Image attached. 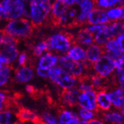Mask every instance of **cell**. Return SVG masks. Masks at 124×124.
<instances>
[{"label":"cell","mask_w":124,"mask_h":124,"mask_svg":"<svg viewBox=\"0 0 124 124\" xmlns=\"http://www.w3.org/2000/svg\"><path fill=\"white\" fill-rule=\"evenodd\" d=\"M35 28L27 18H15L8 21L2 33L7 34L15 39L20 41L21 40L30 38L33 35Z\"/></svg>","instance_id":"1"},{"label":"cell","mask_w":124,"mask_h":124,"mask_svg":"<svg viewBox=\"0 0 124 124\" xmlns=\"http://www.w3.org/2000/svg\"><path fill=\"white\" fill-rule=\"evenodd\" d=\"M52 3L49 0H32L30 3V18L35 29L47 26L51 13Z\"/></svg>","instance_id":"2"},{"label":"cell","mask_w":124,"mask_h":124,"mask_svg":"<svg viewBox=\"0 0 124 124\" xmlns=\"http://www.w3.org/2000/svg\"><path fill=\"white\" fill-rule=\"evenodd\" d=\"M49 49H55L62 53L68 51L71 45L76 44L74 36L69 32L62 31L59 34L52 35L46 40Z\"/></svg>","instance_id":"3"},{"label":"cell","mask_w":124,"mask_h":124,"mask_svg":"<svg viewBox=\"0 0 124 124\" xmlns=\"http://www.w3.org/2000/svg\"><path fill=\"white\" fill-rule=\"evenodd\" d=\"M49 78L54 83L57 84L63 89L71 88L75 86L77 83V78L67 73L60 66L51 68Z\"/></svg>","instance_id":"4"},{"label":"cell","mask_w":124,"mask_h":124,"mask_svg":"<svg viewBox=\"0 0 124 124\" xmlns=\"http://www.w3.org/2000/svg\"><path fill=\"white\" fill-rule=\"evenodd\" d=\"M68 6L64 0H55L52 3L51 13L46 27L56 28L61 26V19L67 11Z\"/></svg>","instance_id":"5"},{"label":"cell","mask_w":124,"mask_h":124,"mask_svg":"<svg viewBox=\"0 0 124 124\" xmlns=\"http://www.w3.org/2000/svg\"><path fill=\"white\" fill-rule=\"evenodd\" d=\"M92 66L97 75L104 78L111 75L115 69L114 60L106 55L101 56L95 63H92Z\"/></svg>","instance_id":"6"},{"label":"cell","mask_w":124,"mask_h":124,"mask_svg":"<svg viewBox=\"0 0 124 124\" xmlns=\"http://www.w3.org/2000/svg\"><path fill=\"white\" fill-rule=\"evenodd\" d=\"M17 43L15 40L2 42L0 46V54L5 59L6 64H10L17 58L18 50L16 44Z\"/></svg>","instance_id":"7"},{"label":"cell","mask_w":124,"mask_h":124,"mask_svg":"<svg viewBox=\"0 0 124 124\" xmlns=\"http://www.w3.org/2000/svg\"><path fill=\"white\" fill-rule=\"evenodd\" d=\"M78 104L84 109L90 110H96V91L94 90L83 91L79 95Z\"/></svg>","instance_id":"8"},{"label":"cell","mask_w":124,"mask_h":124,"mask_svg":"<svg viewBox=\"0 0 124 124\" xmlns=\"http://www.w3.org/2000/svg\"><path fill=\"white\" fill-rule=\"evenodd\" d=\"M79 90L76 88L63 89L61 94V101L64 104L69 107H74L78 104Z\"/></svg>","instance_id":"9"},{"label":"cell","mask_w":124,"mask_h":124,"mask_svg":"<svg viewBox=\"0 0 124 124\" xmlns=\"http://www.w3.org/2000/svg\"><path fill=\"white\" fill-rule=\"evenodd\" d=\"M110 22L106 11L100 9H92L88 15L87 18V24H108Z\"/></svg>","instance_id":"10"},{"label":"cell","mask_w":124,"mask_h":124,"mask_svg":"<svg viewBox=\"0 0 124 124\" xmlns=\"http://www.w3.org/2000/svg\"><path fill=\"white\" fill-rule=\"evenodd\" d=\"M16 114L19 121L23 123L28 122V123L36 124L42 120V119L39 118V116L36 114L23 107H18L17 112Z\"/></svg>","instance_id":"11"},{"label":"cell","mask_w":124,"mask_h":124,"mask_svg":"<svg viewBox=\"0 0 124 124\" xmlns=\"http://www.w3.org/2000/svg\"><path fill=\"white\" fill-rule=\"evenodd\" d=\"M95 36L88 28H82L77 32L76 37H74L76 43L83 46H89L94 42Z\"/></svg>","instance_id":"12"},{"label":"cell","mask_w":124,"mask_h":124,"mask_svg":"<svg viewBox=\"0 0 124 124\" xmlns=\"http://www.w3.org/2000/svg\"><path fill=\"white\" fill-rule=\"evenodd\" d=\"M104 49L102 46L98 44H91L85 51V59L90 63H93L104 54Z\"/></svg>","instance_id":"13"},{"label":"cell","mask_w":124,"mask_h":124,"mask_svg":"<svg viewBox=\"0 0 124 124\" xmlns=\"http://www.w3.org/2000/svg\"><path fill=\"white\" fill-rule=\"evenodd\" d=\"M33 77V72L29 67L21 66L15 70V80L17 82L23 83L29 82Z\"/></svg>","instance_id":"14"},{"label":"cell","mask_w":124,"mask_h":124,"mask_svg":"<svg viewBox=\"0 0 124 124\" xmlns=\"http://www.w3.org/2000/svg\"><path fill=\"white\" fill-rule=\"evenodd\" d=\"M96 104L97 107L103 110H108L110 108L111 101L108 94L104 90H100L96 93Z\"/></svg>","instance_id":"15"},{"label":"cell","mask_w":124,"mask_h":124,"mask_svg":"<svg viewBox=\"0 0 124 124\" xmlns=\"http://www.w3.org/2000/svg\"><path fill=\"white\" fill-rule=\"evenodd\" d=\"M111 104L116 107L120 108L124 104V92L121 88H117L108 94Z\"/></svg>","instance_id":"16"},{"label":"cell","mask_w":124,"mask_h":124,"mask_svg":"<svg viewBox=\"0 0 124 124\" xmlns=\"http://www.w3.org/2000/svg\"><path fill=\"white\" fill-rule=\"evenodd\" d=\"M78 122L77 115L70 110H62L59 114L58 124H77Z\"/></svg>","instance_id":"17"},{"label":"cell","mask_w":124,"mask_h":124,"mask_svg":"<svg viewBox=\"0 0 124 124\" xmlns=\"http://www.w3.org/2000/svg\"><path fill=\"white\" fill-rule=\"evenodd\" d=\"M67 57L73 60L82 61L85 58V51L83 47H79L76 43V44H73L71 48L68 49Z\"/></svg>","instance_id":"18"},{"label":"cell","mask_w":124,"mask_h":124,"mask_svg":"<svg viewBox=\"0 0 124 124\" xmlns=\"http://www.w3.org/2000/svg\"><path fill=\"white\" fill-rule=\"evenodd\" d=\"M19 121L16 113L6 109L0 111V124H13Z\"/></svg>","instance_id":"19"},{"label":"cell","mask_w":124,"mask_h":124,"mask_svg":"<svg viewBox=\"0 0 124 124\" xmlns=\"http://www.w3.org/2000/svg\"><path fill=\"white\" fill-rule=\"evenodd\" d=\"M124 26V21H115L113 23H110L108 25V33L110 39L116 38L122 34L123 29Z\"/></svg>","instance_id":"20"},{"label":"cell","mask_w":124,"mask_h":124,"mask_svg":"<svg viewBox=\"0 0 124 124\" xmlns=\"http://www.w3.org/2000/svg\"><path fill=\"white\" fill-rule=\"evenodd\" d=\"M57 62H58V57H55V56H54L51 53H48L41 57L39 62V66L50 69V68L55 66Z\"/></svg>","instance_id":"21"},{"label":"cell","mask_w":124,"mask_h":124,"mask_svg":"<svg viewBox=\"0 0 124 124\" xmlns=\"http://www.w3.org/2000/svg\"><path fill=\"white\" fill-rule=\"evenodd\" d=\"M12 67L9 64H4L0 69V87L4 86L8 82L10 78L11 70Z\"/></svg>","instance_id":"22"},{"label":"cell","mask_w":124,"mask_h":124,"mask_svg":"<svg viewBox=\"0 0 124 124\" xmlns=\"http://www.w3.org/2000/svg\"><path fill=\"white\" fill-rule=\"evenodd\" d=\"M15 104L13 98L7 97L4 92L0 91V111L9 109Z\"/></svg>","instance_id":"23"},{"label":"cell","mask_w":124,"mask_h":124,"mask_svg":"<svg viewBox=\"0 0 124 124\" xmlns=\"http://www.w3.org/2000/svg\"><path fill=\"white\" fill-rule=\"evenodd\" d=\"M91 83L92 85L93 88L97 90H104V87L107 83V80L104 77H101L98 75H94L90 76Z\"/></svg>","instance_id":"24"},{"label":"cell","mask_w":124,"mask_h":124,"mask_svg":"<svg viewBox=\"0 0 124 124\" xmlns=\"http://www.w3.org/2000/svg\"><path fill=\"white\" fill-rule=\"evenodd\" d=\"M103 119L105 122L114 124H121L123 121L122 115L116 112L105 114L103 116Z\"/></svg>","instance_id":"25"},{"label":"cell","mask_w":124,"mask_h":124,"mask_svg":"<svg viewBox=\"0 0 124 124\" xmlns=\"http://www.w3.org/2000/svg\"><path fill=\"white\" fill-rule=\"evenodd\" d=\"M32 50H33V55L35 57H40L45 50H49L47 41L44 40L39 43L38 44H36L32 47Z\"/></svg>","instance_id":"26"},{"label":"cell","mask_w":124,"mask_h":124,"mask_svg":"<svg viewBox=\"0 0 124 124\" xmlns=\"http://www.w3.org/2000/svg\"><path fill=\"white\" fill-rule=\"evenodd\" d=\"M110 39V38L109 34L108 33V26H107V28L104 30L95 34V38H94V41L97 43L98 45H100V46L103 47L105 44V43H106L108 40H109Z\"/></svg>","instance_id":"27"},{"label":"cell","mask_w":124,"mask_h":124,"mask_svg":"<svg viewBox=\"0 0 124 124\" xmlns=\"http://www.w3.org/2000/svg\"><path fill=\"white\" fill-rule=\"evenodd\" d=\"M122 8L121 7H116L110 9V10L107 11L106 13L109 19L110 20H119L122 15Z\"/></svg>","instance_id":"28"},{"label":"cell","mask_w":124,"mask_h":124,"mask_svg":"<svg viewBox=\"0 0 124 124\" xmlns=\"http://www.w3.org/2000/svg\"><path fill=\"white\" fill-rule=\"evenodd\" d=\"M94 113L92 112V110H87L82 108L79 110V116L80 118L84 120H91L94 118Z\"/></svg>","instance_id":"29"},{"label":"cell","mask_w":124,"mask_h":124,"mask_svg":"<svg viewBox=\"0 0 124 124\" xmlns=\"http://www.w3.org/2000/svg\"><path fill=\"white\" fill-rule=\"evenodd\" d=\"M107 26L105 24H93V25L87 28L93 34H96L98 33H100L103 30H104L107 28Z\"/></svg>","instance_id":"30"},{"label":"cell","mask_w":124,"mask_h":124,"mask_svg":"<svg viewBox=\"0 0 124 124\" xmlns=\"http://www.w3.org/2000/svg\"><path fill=\"white\" fill-rule=\"evenodd\" d=\"M42 120L45 124H58L55 117L49 113H45L42 116Z\"/></svg>","instance_id":"31"},{"label":"cell","mask_w":124,"mask_h":124,"mask_svg":"<svg viewBox=\"0 0 124 124\" xmlns=\"http://www.w3.org/2000/svg\"><path fill=\"white\" fill-rule=\"evenodd\" d=\"M115 69L116 70V74H121L124 72V61L121 59H117L114 60Z\"/></svg>","instance_id":"32"},{"label":"cell","mask_w":124,"mask_h":124,"mask_svg":"<svg viewBox=\"0 0 124 124\" xmlns=\"http://www.w3.org/2000/svg\"><path fill=\"white\" fill-rule=\"evenodd\" d=\"M36 72L39 76L42 78H49L51 73V68L50 69H47V68H42L39 66L36 69Z\"/></svg>","instance_id":"33"},{"label":"cell","mask_w":124,"mask_h":124,"mask_svg":"<svg viewBox=\"0 0 124 124\" xmlns=\"http://www.w3.org/2000/svg\"><path fill=\"white\" fill-rule=\"evenodd\" d=\"M28 61L27 59V54L25 51L21 53L19 56V59H18V63L21 66H25L27 62Z\"/></svg>","instance_id":"34"},{"label":"cell","mask_w":124,"mask_h":124,"mask_svg":"<svg viewBox=\"0 0 124 124\" xmlns=\"http://www.w3.org/2000/svg\"><path fill=\"white\" fill-rule=\"evenodd\" d=\"M26 91H27V93H29L30 95H32L33 97H36L37 95H38L37 89L35 88V87H33V85H27L26 86Z\"/></svg>","instance_id":"35"},{"label":"cell","mask_w":124,"mask_h":124,"mask_svg":"<svg viewBox=\"0 0 124 124\" xmlns=\"http://www.w3.org/2000/svg\"><path fill=\"white\" fill-rule=\"evenodd\" d=\"M116 42L121 49L122 53H124V35L120 34L118 37H116Z\"/></svg>","instance_id":"36"},{"label":"cell","mask_w":124,"mask_h":124,"mask_svg":"<svg viewBox=\"0 0 124 124\" xmlns=\"http://www.w3.org/2000/svg\"><path fill=\"white\" fill-rule=\"evenodd\" d=\"M117 79H118V82L120 85V88L124 92V72L117 74Z\"/></svg>","instance_id":"37"},{"label":"cell","mask_w":124,"mask_h":124,"mask_svg":"<svg viewBox=\"0 0 124 124\" xmlns=\"http://www.w3.org/2000/svg\"><path fill=\"white\" fill-rule=\"evenodd\" d=\"M88 124H104V123L98 120H93L92 119L89 121V123H88Z\"/></svg>","instance_id":"38"},{"label":"cell","mask_w":124,"mask_h":124,"mask_svg":"<svg viewBox=\"0 0 124 124\" xmlns=\"http://www.w3.org/2000/svg\"><path fill=\"white\" fill-rule=\"evenodd\" d=\"M64 1L65 2V3L67 5H69V6H71L75 3V0H64Z\"/></svg>","instance_id":"39"},{"label":"cell","mask_w":124,"mask_h":124,"mask_svg":"<svg viewBox=\"0 0 124 124\" xmlns=\"http://www.w3.org/2000/svg\"><path fill=\"white\" fill-rule=\"evenodd\" d=\"M121 1H122V0H110L111 7H112V6H114V5H116L117 3H119Z\"/></svg>","instance_id":"40"},{"label":"cell","mask_w":124,"mask_h":124,"mask_svg":"<svg viewBox=\"0 0 124 124\" xmlns=\"http://www.w3.org/2000/svg\"><path fill=\"white\" fill-rule=\"evenodd\" d=\"M121 8H122L123 12H122V15H121V17H120V20H123V21H124V5L121 6Z\"/></svg>","instance_id":"41"},{"label":"cell","mask_w":124,"mask_h":124,"mask_svg":"<svg viewBox=\"0 0 124 124\" xmlns=\"http://www.w3.org/2000/svg\"><path fill=\"white\" fill-rule=\"evenodd\" d=\"M0 63H2V64H6V62H5V59L2 57V56H0Z\"/></svg>","instance_id":"42"},{"label":"cell","mask_w":124,"mask_h":124,"mask_svg":"<svg viewBox=\"0 0 124 124\" xmlns=\"http://www.w3.org/2000/svg\"><path fill=\"white\" fill-rule=\"evenodd\" d=\"M77 124H88V122H87V120H83L81 121L79 120V122L77 123Z\"/></svg>","instance_id":"43"},{"label":"cell","mask_w":124,"mask_h":124,"mask_svg":"<svg viewBox=\"0 0 124 124\" xmlns=\"http://www.w3.org/2000/svg\"><path fill=\"white\" fill-rule=\"evenodd\" d=\"M2 32L0 30V46H1V43H2Z\"/></svg>","instance_id":"44"},{"label":"cell","mask_w":124,"mask_h":124,"mask_svg":"<svg viewBox=\"0 0 124 124\" xmlns=\"http://www.w3.org/2000/svg\"><path fill=\"white\" fill-rule=\"evenodd\" d=\"M119 59H121L123 61H124V53H123L122 54H121V56H120V58Z\"/></svg>","instance_id":"45"},{"label":"cell","mask_w":124,"mask_h":124,"mask_svg":"<svg viewBox=\"0 0 124 124\" xmlns=\"http://www.w3.org/2000/svg\"><path fill=\"white\" fill-rule=\"evenodd\" d=\"M13 124H25L24 123H23V122H19V121H17V122H16V123H13Z\"/></svg>","instance_id":"46"},{"label":"cell","mask_w":124,"mask_h":124,"mask_svg":"<svg viewBox=\"0 0 124 124\" xmlns=\"http://www.w3.org/2000/svg\"><path fill=\"white\" fill-rule=\"evenodd\" d=\"M122 114L124 117V104H123V106L122 107Z\"/></svg>","instance_id":"47"},{"label":"cell","mask_w":124,"mask_h":124,"mask_svg":"<svg viewBox=\"0 0 124 124\" xmlns=\"http://www.w3.org/2000/svg\"><path fill=\"white\" fill-rule=\"evenodd\" d=\"M49 1H50V2H51V3H52V2L53 3V2H54L55 1V0H49Z\"/></svg>","instance_id":"48"},{"label":"cell","mask_w":124,"mask_h":124,"mask_svg":"<svg viewBox=\"0 0 124 124\" xmlns=\"http://www.w3.org/2000/svg\"><path fill=\"white\" fill-rule=\"evenodd\" d=\"M122 1H123V2H124V0H122Z\"/></svg>","instance_id":"49"}]
</instances>
